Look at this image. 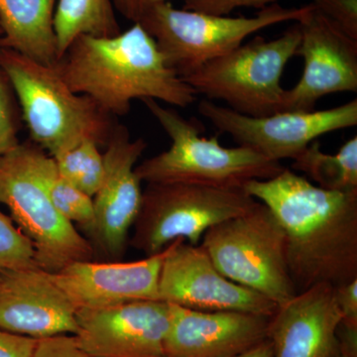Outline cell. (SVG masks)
<instances>
[{"label":"cell","instance_id":"1","mask_svg":"<svg viewBox=\"0 0 357 357\" xmlns=\"http://www.w3.org/2000/svg\"><path fill=\"white\" fill-rule=\"evenodd\" d=\"M243 189L280 223L297 294L357 279V190L323 189L286 168L274 178L249 181Z\"/></svg>","mask_w":357,"mask_h":357},{"label":"cell","instance_id":"2","mask_svg":"<svg viewBox=\"0 0 357 357\" xmlns=\"http://www.w3.org/2000/svg\"><path fill=\"white\" fill-rule=\"evenodd\" d=\"M55 68L73 91L112 117L128 114L134 100L151 98L185 109L198 96L167 65L139 23L112 37H77Z\"/></svg>","mask_w":357,"mask_h":357},{"label":"cell","instance_id":"3","mask_svg":"<svg viewBox=\"0 0 357 357\" xmlns=\"http://www.w3.org/2000/svg\"><path fill=\"white\" fill-rule=\"evenodd\" d=\"M171 139L166 151L145 160L135 172L147 184L182 183L243 189L249 181L268 180L284 170L280 162L263 156L251 148L223 147L218 136H201L199 124L157 100H141Z\"/></svg>","mask_w":357,"mask_h":357},{"label":"cell","instance_id":"4","mask_svg":"<svg viewBox=\"0 0 357 357\" xmlns=\"http://www.w3.org/2000/svg\"><path fill=\"white\" fill-rule=\"evenodd\" d=\"M0 69L10 82L32 143L50 156L84 137L100 147L107 145L115 126L112 116L88 96L73 91L55 66L0 48Z\"/></svg>","mask_w":357,"mask_h":357},{"label":"cell","instance_id":"5","mask_svg":"<svg viewBox=\"0 0 357 357\" xmlns=\"http://www.w3.org/2000/svg\"><path fill=\"white\" fill-rule=\"evenodd\" d=\"M312 8V4L285 8L273 3L253 17H229L177 9L166 1L150 9L138 23L156 42L167 65L183 79L264 28L287 21L300 22Z\"/></svg>","mask_w":357,"mask_h":357},{"label":"cell","instance_id":"6","mask_svg":"<svg viewBox=\"0 0 357 357\" xmlns=\"http://www.w3.org/2000/svg\"><path fill=\"white\" fill-rule=\"evenodd\" d=\"M41 148L20 143L0 156V204L32 243L37 265L50 273L93 259L95 248L54 206L39 173Z\"/></svg>","mask_w":357,"mask_h":357},{"label":"cell","instance_id":"7","mask_svg":"<svg viewBox=\"0 0 357 357\" xmlns=\"http://www.w3.org/2000/svg\"><path fill=\"white\" fill-rule=\"evenodd\" d=\"M301 28L296 23L278 38L257 37L211 61L183 79L206 100H220L238 114L268 116L284 112L286 89L281 79L296 56Z\"/></svg>","mask_w":357,"mask_h":357},{"label":"cell","instance_id":"8","mask_svg":"<svg viewBox=\"0 0 357 357\" xmlns=\"http://www.w3.org/2000/svg\"><path fill=\"white\" fill-rule=\"evenodd\" d=\"M201 245L230 281L283 306L297 292L289 272L285 234L273 213L261 203L204 234Z\"/></svg>","mask_w":357,"mask_h":357},{"label":"cell","instance_id":"9","mask_svg":"<svg viewBox=\"0 0 357 357\" xmlns=\"http://www.w3.org/2000/svg\"><path fill=\"white\" fill-rule=\"evenodd\" d=\"M258 204L243 189L147 184L129 244L146 256L162 252L178 239L199 245L211 227L248 213Z\"/></svg>","mask_w":357,"mask_h":357},{"label":"cell","instance_id":"10","mask_svg":"<svg viewBox=\"0 0 357 357\" xmlns=\"http://www.w3.org/2000/svg\"><path fill=\"white\" fill-rule=\"evenodd\" d=\"M199 114L229 134L241 146L267 157L294 159L319 136L357 126V100L325 110L287 112L263 117L248 116L213 100H201Z\"/></svg>","mask_w":357,"mask_h":357},{"label":"cell","instance_id":"11","mask_svg":"<svg viewBox=\"0 0 357 357\" xmlns=\"http://www.w3.org/2000/svg\"><path fill=\"white\" fill-rule=\"evenodd\" d=\"M158 300L196 311H234L272 317L276 305L264 296L230 281L203 248L178 239L166 248Z\"/></svg>","mask_w":357,"mask_h":357},{"label":"cell","instance_id":"12","mask_svg":"<svg viewBox=\"0 0 357 357\" xmlns=\"http://www.w3.org/2000/svg\"><path fill=\"white\" fill-rule=\"evenodd\" d=\"M105 147V173L93 197L95 229L91 241L103 257L121 261L142 202V181L135 167L147 143L142 138L132 139L126 126L115 124Z\"/></svg>","mask_w":357,"mask_h":357},{"label":"cell","instance_id":"13","mask_svg":"<svg viewBox=\"0 0 357 357\" xmlns=\"http://www.w3.org/2000/svg\"><path fill=\"white\" fill-rule=\"evenodd\" d=\"M301 42L296 55L304 60L300 81L286 89L284 112L314 110L319 98L357 91V40L312 6L300 21Z\"/></svg>","mask_w":357,"mask_h":357},{"label":"cell","instance_id":"14","mask_svg":"<svg viewBox=\"0 0 357 357\" xmlns=\"http://www.w3.org/2000/svg\"><path fill=\"white\" fill-rule=\"evenodd\" d=\"M170 305L135 301L102 309L77 310V344L95 357H166Z\"/></svg>","mask_w":357,"mask_h":357},{"label":"cell","instance_id":"15","mask_svg":"<svg viewBox=\"0 0 357 357\" xmlns=\"http://www.w3.org/2000/svg\"><path fill=\"white\" fill-rule=\"evenodd\" d=\"M0 328L42 340L76 335L77 310L41 268L0 273Z\"/></svg>","mask_w":357,"mask_h":357},{"label":"cell","instance_id":"16","mask_svg":"<svg viewBox=\"0 0 357 357\" xmlns=\"http://www.w3.org/2000/svg\"><path fill=\"white\" fill-rule=\"evenodd\" d=\"M169 305L166 357H236L268 340L271 317Z\"/></svg>","mask_w":357,"mask_h":357},{"label":"cell","instance_id":"17","mask_svg":"<svg viewBox=\"0 0 357 357\" xmlns=\"http://www.w3.org/2000/svg\"><path fill=\"white\" fill-rule=\"evenodd\" d=\"M166 248L137 261L72 263L51 273L52 278L76 310L158 300L160 271Z\"/></svg>","mask_w":357,"mask_h":357},{"label":"cell","instance_id":"18","mask_svg":"<svg viewBox=\"0 0 357 357\" xmlns=\"http://www.w3.org/2000/svg\"><path fill=\"white\" fill-rule=\"evenodd\" d=\"M340 323L333 286L319 284L297 294L270 319L273 357H337Z\"/></svg>","mask_w":357,"mask_h":357},{"label":"cell","instance_id":"19","mask_svg":"<svg viewBox=\"0 0 357 357\" xmlns=\"http://www.w3.org/2000/svg\"><path fill=\"white\" fill-rule=\"evenodd\" d=\"M58 0H0V48L47 66L57 64L56 6Z\"/></svg>","mask_w":357,"mask_h":357},{"label":"cell","instance_id":"20","mask_svg":"<svg viewBox=\"0 0 357 357\" xmlns=\"http://www.w3.org/2000/svg\"><path fill=\"white\" fill-rule=\"evenodd\" d=\"M54 26L59 60L82 35L112 37L121 32L112 0H58Z\"/></svg>","mask_w":357,"mask_h":357},{"label":"cell","instance_id":"21","mask_svg":"<svg viewBox=\"0 0 357 357\" xmlns=\"http://www.w3.org/2000/svg\"><path fill=\"white\" fill-rule=\"evenodd\" d=\"M292 168L307 176L316 185L330 191L357 190V137L347 141L337 154H326L312 141L296 158Z\"/></svg>","mask_w":357,"mask_h":357},{"label":"cell","instance_id":"22","mask_svg":"<svg viewBox=\"0 0 357 357\" xmlns=\"http://www.w3.org/2000/svg\"><path fill=\"white\" fill-rule=\"evenodd\" d=\"M38 167L42 182L54 206L68 222L79 225L91 237L95 229L93 198L63 177L54 160L43 149L39 152Z\"/></svg>","mask_w":357,"mask_h":357},{"label":"cell","instance_id":"23","mask_svg":"<svg viewBox=\"0 0 357 357\" xmlns=\"http://www.w3.org/2000/svg\"><path fill=\"white\" fill-rule=\"evenodd\" d=\"M100 147L96 140L84 137L51 155L61 175L91 198L102 184L105 173Z\"/></svg>","mask_w":357,"mask_h":357},{"label":"cell","instance_id":"24","mask_svg":"<svg viewBox=\"0 0 357 357\" xmlns=\"http://www.w3.org/2000/svg\"><path fill=\"white\" fill-rule=\"evenodd\" d=\"M36 267L32 243L13 220L0 211V273Z\"/></svg>","mask_w":357,"mask_h":357},{"label":"cell","instance_id":"25","mask_svg":"<svg viewBox=\"0 0 357 357\" xmlns=\"http://www.w3.org/2000/svg\"><path fill=\"white\" fill-rule=\"evenodd\" d=\"M15 93L6 73L0 69V156L20 144V117Z\"/></svg>","mask_w":357,"mask_h":357},{"label":"cell","instance_id":"26","mask_svg":"<svg viewBox=\"0 0 357 357\" xmlns=\"http://www.w3.org/2000/svg\"><path fill=\"white\" fill-rule=\"evenodd\" d=\"M311 4L357 40V0H312Z\"/></svg>","mask_w":357,"mask_h":357},{"label":"cell","instance_id":"27","mask_svg":"<svg viewBox=\"0 0 357 357\" xmlns=\"http://www.w3.org/2000/svg\"><path fill=\"white\" fill-rule=\"evenodd\" d=\"M277 0H183L184 9L215 15H229L237 8L253 7L263 9Z\"/></svg>","mask_w":357,"mask_h":357},{"label":"cell","instance_id":"28","mask_svg":"<svg viewBox=\"0 0 357 357\" xmlns=\"http://www.w3.org/2000/svg\"><path fill=\"white\" fill-rule=\"evenodd\" d=\"M31 357H95L79 347L74 335H61L37 342Z\"/></svg>","mask_w":357,"mask_h":357},{"label":"cell","instance_id":"29","mask_svg":"<svg viewBox=\"0 0 357 357\" xmlns=\"http://www.w3.org/2000/svg\"><path fill=\"white\" fill-rule=\"evenodd\" d=\"M342 325L357 328V279L335 287Z\"/></svg>","mask_w":357,"mask_h":357},{"label":"cell","instance_id":"30","mask_svg":"<svg viewBox=\"0 0 357 357\" xmlns=\"http://www.w3.org/2000/svg\"><path fill=\"white\" fill-rule=\"evenodd\" d=\"M38 340L0 328V357H31Z\"/></svg>","mask_w":357,"mask_h":357},{"label":"cell","instance_id":"31","mask_svg":"<svg viewBox=\"0 0 357 357\" xmlns=\"http://www.w3.org/2000/svg\"><path fill=\"white\" fill-rule=\"evenodd\" d=\"M168 0H112L114 9L131 22L138 23L154 6Z\"/></svg>","mask_w":357,"mask_h":357},{"label":"cell","instance_id":"32","mask_svg":"<svg viewBox=\"0 0 357 357\" xmlns=\"http://www.w3.org/2000/svg\"><path fill=\"white\" fill-rule=\"evenodd\" d=\"M236 357H273V349L269 340H264L253 349Z\"/></svg>","mask_w":357,"mask_h":357},{"label":"cell","instance_id":"33","mask_svg":"<svg viewBox=\"0 0 357 357\" xmlns=\"http://www.w3.org/2000/svg\"><path fill=\"white\" fill-rule=\"evenodd\" d=\"M337 357H357V352L340 351V354Z\"/></svg>","mask_w":357,"mask_h":357},{"label":"cell","instance_id":"34","mask_svg":"<svg viewBox=\"0 0 357 357\" xmlns=\"http://www.w3.org/2000/svg\"><path fill=\"white\" fill-rule=\"evenodd\" d=\"M1 35H2V32H1V29H0V37H1Z\"/></svg>","mask_w":357,"mask_h":357}]
</instances>
